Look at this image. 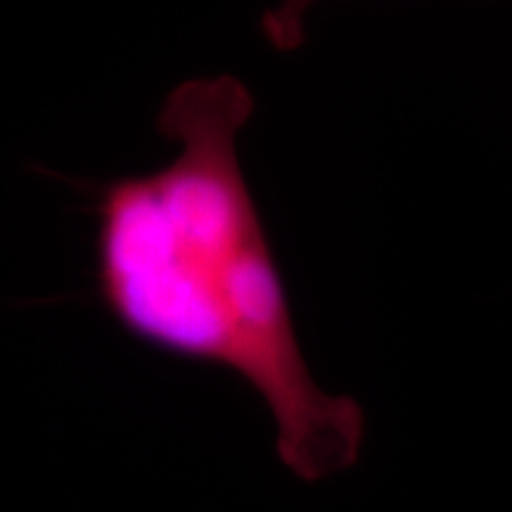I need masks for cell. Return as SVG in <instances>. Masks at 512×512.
Returning a JSON list of instances; mask_svg holds the SVG:
<instances>
[{
    "label": "cell",
    "mask_w": 512,
    "mask_h": 512,
    "mask_svg": "<svg viewBox=\"0 0 512 512\" xmlns=\"http://www.w3.org/2000/svg\"><path fill=\"white\" fill-rule=\"evenodd\" d=\"M254 98L238 76L183 81L157 117L178 155L98 197L95 273L112 318L140 342L238 375L266 403L275 451L302 482L349 470L366 413L306 366L238 136Z\"/></svg>",
    "instance_id": "1"
}]
</instances>
